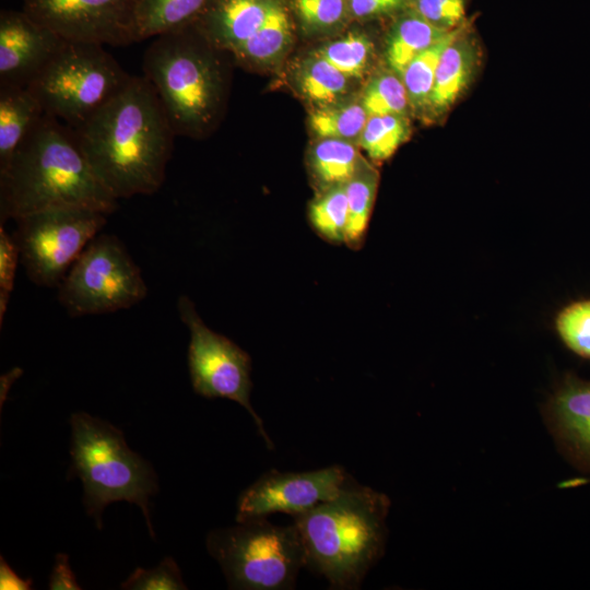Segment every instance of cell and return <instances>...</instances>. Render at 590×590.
Listing matches in <instances>:
<instances>
[{"instance_id": "cell-1", "label": "cell", "mask_w": 590, "mask_h": 590, "mask_svg": "<svg viewBox=\"0 0 590 590\" xmlns=\"http://www.w3.org/2000/svg\"><path fill=\"white\" fill-rule=\"evenodd\" d=\"M94 175L116 199L152 194L164 182L176 135L144 76L73 129Z\"/></svg>"}, {"instance_id": "cell-2", "label": "cell", "mask_w": 590, "mask_h": 590, "mask_svg": "<svg viewBox=\"0 0 590 590\" xmlns=\"http://www.w3.org/2000/svg\"><path fill=\"white\" fill-rule=\"evenodd\" d=\"M116 200L98 181L72 128L44 115L0 169V221L55 208L113 213Z\"/></svg>"}, {"instance_id": "cell-3", "label": "cell", "mask_w": 590, "mask_h": 590, "mask_svg": "<svg viewBox=\"0 0 590 590\" xmlns=\"http://www.w3.org/2000/svg\"><path fill=\"white\" fill-rule=\"evenodd\" d=\"M389 508L387 495L349 481L334 498L294 517L305 567L332 588H358L384 553Z\"/></svg>"}, {"instance_id": "cell-4", "label": "cell", "mask_w": 590, "mask_h": 590, "mask_svg": "<svg viewBox=\"0 0 590 590\" xmlns=\"http://www.w3.org/2000/svg\"><path fill=\"white\" fill-rule=\"evenodd\" d=\"M193 24L153 37L143 55L144 78L154 88L176 135H201L216 118L222 70L200 43Z\"/></svg>"}, {"instance_id": "cell-5", "label": "cell", "mask_w": 590, "mask_h": 590, "mask_svg": "<svg viewBox=\"0 0 590 590\" xmlns=\"http://www.w3.org/2000/svg\"><path fill=\"white\" fill-rule=\"evenodd\" d=\"M72 470L83 484V504L101 529L104 509L114 502L137 505L152 536L149 500L157 492L152 465L132 451L122 432L85 412L70 417Z\"/></svg>"}, {"instance_id": "cell-6", "label": "cell", "mask_w": 590, "mask_h": 590, "mask_svg": "<svg viewBox=\"0 0 590 590\" xmlns=\"http://www.w3.org/2000/svg\"><path fill=\"white\" fill-rule=\"evenodd\" d=\"M205 545L232 589H292L299 569L306 565L295 523L280 527L266 517L212 530Z\"/></svg>"}, {"instance_id": "cell-7", "label": "cell", "mask_w": 590, "mask_h": 590, "mask_svg": "<svg viewBox=\"0 0 590 590\" xmlns=\"http://www.w3.org/2000/svg\"><path fill=\"white\" fill-rule=\"evenodd\" d=\"M131 76L102 45L67 42L27 87L46 115L76 129Z\"/></svg>"}, {"instance_id": "cell-8", "label": "cell", "mask_w": 590, "mask_h": 590, "mask_svg": "<svg viewBox=\"0 0 590 590\" xmlns=\"http://www.w3.org/2000/svg\"><path fill=\"white\" fill-rule=\"evenodd\" d=\"M141 270L114 235L98 234L58 286V300L72 317L109 314L143 300Z\"/></svg>"}, {"instance_id": "cell-9", "label": "cell", "mask_w": 590, "mask_h": 590, "mask_svg": "<svg viewBox=\"0 0 590 590\" xmlns=\"http://www.w3.org/2000/svg\"><path fill=\"white\" fill-rule=\"evenodd\" d=\"M106 213L82 208H55L22 215L13 236L28 279L58 287L88 243L107 222Z\"/></svg>"}, {"instance_id": "cell-10", "label": "cell", "mask_w": 590, "mask_h": 590, "mask_svg": "<svg viewBox=\"0 0 590 590\" xmlns=\"http://www.w3.org/2000/svg\"><path fill=\"white\" fill-rule=\"evenodd\" d=\"M177 308L190 333L188 367L194 392L205 398L233 400L244 406L272 449L273 444L264 430L262 420L250 403V356L232 340L211 330L189 297L181 295Z\"/></svg>"}, {"instance_id": "cell-11", "label": "cell", "mask_w": 590, "mask_h": 590, "mask_svg": "<svg viewBox=\"0 0 590 590\" xmlns=\"http://www.w3.org/2000/svg\"><path fill=\"white\" fill-rule=\"evenodd\" d=\"M35 21L70 43L125 46L139 42V0H22Z\"/></svg>"}, {"instance_id": "cell-12", "label": "cell", "mask_w": 590, "mask_h": 590, "mask_svg": "<svg viewBox=\"0 0 590 590\" xmlns=\"http://www.w3.org/2000/svg\"><path fill=\"white\" fill-rule=\"evenodd\" d=\"M347 483L349 475L339 465L308 472L268 471L239 495L236 521L273 512L303 515L334 498Z\"/></svg>"}, {"instance_id": "cell-13", "label": "cell", "mask_w": 590, "mask_h": 590, "mask_svg": "<svg viewBox=\"0 0 590 590\" xmlns=\"http://www.w3.org/2000/svg\"><path fill=\"white\" fill-rule=\"evenodd\" d=\"M66 43L24 10H2L0 85L27 87Z\"/></svg>"}, {"instance_id": "cell-14", "label": "cell", "mask_w": 590, "mask_h": 590, "mask_svg": "<svg viewBox=\"0 0 590 590\" xmlns=\"http://www.w3.org/2000/svg\"><path fill=\"white\" fill-rule=\"evenodd\" d=\"M542 415L559 453L590 477V380L565 374Z\"/></svg>"}, {"instance_id": "cell-15", "label": "cell", "mask_w": 590, "mask_h": 590, "mask_svg": "<svg viewBox=\"0 0 590 590\" xmlns=\"http://www.w3.org/2000/svg\"><path fill=\"white\" fill-rule=\"evenodd\" d=\"M278 0H210L192 23L214 46L232 52L266 22Z\"/></svg>"}, {"instance_id": "cell-16", "label": "cell", "mask_w": 590, "mask_h": 590, "mask_svg": "<svg viewBox=\"0 0 590 590\" xmlns=\"http://www.w3.org/2000/svg\"><path fill=\"white\" fill-rule=\"evenodd\" d=\"M477 59V48L463 32L445 49L427 104L434 113H444L457 101L469 83Z\"/></svg>"}, {"instance_id": "cell-17", "label": "cell", "mask_w": 590, "mask_h": 590, "mask_svg": "<svg viewBox=\"0 0 590 590\" xmlns=\"http://www.w3.org/2000/svg\"><path fill=\"white\" fill-rule=\"evenodd\" d=\"M44 115L28 87L0 85V169Z\"/></svg>"}, {"instance_id": "cell-18", "label": "cell", "mask_w": 590, "mask_h": 590, "mask_svg": "<svg viewBox=\"0 0 590 590\" xmlns=\"http://www.w3.org/2000/svg\"><path fill=\"white\" fill-rule=\"evenodd\" d=\"M448 32L433 25L413 10L400 16L387 38L386 60L391 71L401 76L416 55Z\"/></svg>"}, {"instance_id": "cell-19", "label": "cell", "mask_w": 590, "mask_h": 590, "mask_svg": "<svg viewBox=\"0 0 590 590\" xmlns=\"http://www.w3.org/2000/svg\"><path fill=\"white\" fill-rule=\"evenodd\" d=\"M363 161L351 141L333 138H320L308 155L309 170L320 191L345 185Z\"/></svg>"}, {"instance_id": "cell-20", "label": "cell", "mask_w": 590, "mask_h": 590, "mask_svg": "<svg viewBox=\"0 0 590 590\" xmlns=\"http://www.w3.org/2000/svg\"><path fill=\"white\" fill-rule=\"evenodd\" d=\"M210 0H139L137 33L139 42L192 24Z\"/></svg>"}, {"instance_id": "cell-21", "label": "cell", "mask_w": 590, "mask_h": 590, "mask_svg": "<svg viewBox=\"0 0 590 590\" xmlns=\"http://www.w3.org/2000/svg\"><path fill=\"white\" fill-rule=\"evenodd\" d=\"M378 180L377 170L363 161L356 174L344 185L347 199L344 244L353 250H358L365 241Z\"/></svg>"}, {"instance_id": "cell-22", "label": "cell", "mask_w": 590, "mask_h": 590, "mask_svg": "<svg viewBox=\"0 0 590 590\" xmlns=\"http://www.w3.org/2000/svg\"><path fill=\"white\" fill-rule=\"evenodd\" d=\"M292 40L288 12L278 0L262 26L233 52L247 63H267L276 60Z\"/></svg>"}, {"instance_id": "cell-23", "label": "cell", "mask_w": 590, "mask_h": 590, "mask_svg": "<svg viewBox=\"0 0 590 590\" xmlns=\"http://www.w3.org/2000/svg\"><path fill=\"white\" fill-rule=\"evenodd\" d=\"M462 32V26L449 31L439 40L416 55L404 69L401 79L406 88L410 105L414 109L427 106L441 55Z\"/></svg>"}, {"instance_id": "cell-24", "label": "cell", "mask_w": 590, "mask_h": 590, "mask_svg": "<svg viewBox=\"0 0 590 590\" xmlns=\"http://www.w3.org/2000/svg\"><path fill=\"white\" fill-rule=\"evenodd\" d=\"M308 219L314 231L326 241L340 245L345 240L347 199L344 185L319 191L308 206Z\"/></svg>"}, {"instance_id": "cell-25", "label": "cell", "mask_w": 590, "mask_h": 590, "mask_svg": "<svg viewBox=\"0 0 590 590\" xmlns=\"http://www.w3.org/2000/svg\"><path fill=\"white\" fill-rule=\"evenodd\" d=\"M349 79L319 55L306 59L298 72L300 92L321 107L334 104L346 93Z\"/></svg>"}, {"instance_id": "cell-26", "label": "cell", "mask_w": 590, "mask_h": 590, "mask_svg": "<svg viewBox=\"0 0 590 590\" xmlns=\"http://www.w3.org/2000/svg\"><path fill=\"white\" fill-rule=\"evenodd\" d=\"M410 125L405 115L369 116L358 144L373 161L389 158L406 141Z\"/></svg>"}, {"instance_id": "cell-27", "label": "cell", "mask_w": 590, "mask_h": 590, "mask_svg": "<svg viewBox=\"0 0 590 590\" xmlns=\"http://www.w3.org/2000/svg\"><path fill=\"white\" fill-rule=\"evenodd\" d=\"M368 119L362 104L322 106L309 117L311 130L320 138L358 139Z\"/></svg>"}, {"instance_id": "cell-28", "label": "cell", "mask_w": 590, "mask_h": 590, "mask_svg": "<svg viewBox=\"0 0 590 590\" xmlns=\"http://www.w3.org/2000/svg\"><path fill=\"white\" fill-rule=\"evenodd\" d=\"M361 104L369 117L405 115L410 102L401 76L391 71L379 73L369 81Z\"/></svg>"}, {"instance_id": "cell-29", "label": "cell", "mask_w": 590, "mask_h": 590, "mask_svg": "<svg viewBox=\"0 0 590 590\" xmlns=\"http://www.w3.org/2000/svg\"><path fill=\"white\" fill-rule=\"evenodd\" d=\"M373 51V43L363 33L351 32L324 45L317 55L347 78H359Z\"/></svg>"}, {"instance_id": "cell-30", "label": "cell", "mask_w": 590, "mask_h": 590, "mask_svg": "<svg viewBox=\"0 0 590 590\" xmlns=\"http://www.w3.org/2000/svg\"><path fill=\"white\" fill-rule=\"evenodd\" d=\"M557 333L575 354L590 359V299L574 302L564 307L555 320Z\"/></svg>"}, {"instance_id": "cell-31", "label": "cell", "mask_w": 590, "mask_h": 590, "mask_svg": "<svg viewBox=\"0 0 590 590\" xmlns=\"http://www.w3.org/2000/svg\"><path fill=\"white\" fill-rule=\"evenodd\" d=\"M127 590H185L180 569L172 557H165L151 569L135 568L121 583Z\"/></svg>"}, {"instance_id": "cell-32", "label": "cell", "mask_w": 590, "mask_h": 590, "mask_svg": "<svg viewBox=\"0 0 590 590\" xmlns=\"http://www.w3.org/2000/svg\"><path fill=\"white\" fill-rule=\"evenodd\" d=\"M303 24L312 31L328 30L343 21L349 12L347 0H295Z\"/></svg>"}, {"instance_id": "cell-33", "label": "cell", "mask_w": 590, "mask_h": 590, "mask_svg": "<svg viewBox=\"0 0 590 590\" xmlns=\"http://www.w3.org/2000/svg\"><path fill=\"white\" fill-rule=\"evenodd\" d=\"M20 250L13 234H9L3 225H0V324L8 309L14 280Z\"/></svg>"}, {"instance_id": "cell-34", "label": "cell", "mask_w": 590, "mask_h": 590, "mask_svg": "<svg viewBox=\"0 0 590 590\" xmlns=\"http://www.w3.org/2000/svg\"><path fill=\"white\" fill-rule=\"evenodd\" d=\"M409 4L411 10L445 31L457 28L464 17L463 0H410Z\"/></svg>"}, {"instance_id": "cell-35", "label": "cell", "mask_w": 590, "mask_h": 590, "mask_svg": "<svg viewBox=\"0 0 590 590\" xmlns=\"http://www.w3.org/2000/svg\"><path fill=\"white\" fill-rule=\"evenodd\" d=\"M349 13L356 19H373L401 10L410 0H347Z\"/></svg>"}, {"instance_id": "cell-36", "label": "cell", "mask_w": 590, "mask_h": 590, "mask_svg": "<svg viewBox=\"0 0 590 590\" xmlns=\"http://www.w3.org/2000/svg\"><path fill=\"white\" fill-rule=\"evenodd\" d=\"M48 585L49 589L51 590L81 589L76 581L75 575L71 569L69 556L67 554H57Z\"/></svg>"}, {"instance_id": "cell-37", "label": "cell", "mask_w": 590, "mask_h": 590, "mask_svg": "<svg viewBox=\"0 0 590 590\" xmlns=\"http://www.w3.org/2000/svg\"><path fill=\"white\" fill-rule=\"evenodd\" d=\"M33 582L31 578L23 579L9 566L1 556L0 560V589L1 590H30Z\"/></svg>"}]
</instances>
